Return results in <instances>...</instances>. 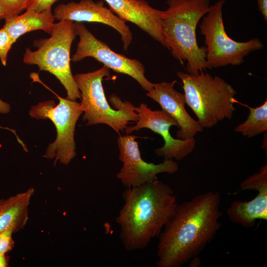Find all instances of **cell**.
<instances>
[{"label":"cell","mask_w":267,"mask_h":267,"mask_svg":"<svg viewBox=\"0 0 267 267\" xmlns=\"http://www.w3.org/2000/svg\"><path fill=\"white\" fill-rule=\"evenodd\" d=\"M57 0H31L26 10L37 12L51 10L52 5Z\"/></svg>","instance_id":"cell-22"},{"label":"cell","mask_w":267,"mask_h":267,"mask_svg":"<svg viewBox=\"0 0 267 267\" xmlns=\"http://www.w3.org/2000/svg\"><path fill=\"white\" fill-rule=\"evenodd\" d=\"M182 83L185 103L193 111L203 128H211L224 119H230L236 111V91L219 76L205 71L177 73Z\"/></svg>","instance_id":"cell-4"},{"label":"cell","mask_w":267,"mask_h":267,"mask_svg":"<svg viewBox=\"0 0 267 267\" xmlns=\"http://www.w3.org/2000/svg\"><path fill=\"white\" fill-rule=\"evenodd\" d=\"M218 192L198 194L177 205L158 236L157 266L179 267L197 257L221 226Z\"/></svg>","instance_id":"cell-1"},{"label":"cell","mask_w":267,"mask_h":267,"mask_svg":"<svg viewBox=\"0 0 267 267\" xmlns=\"http://www.w3.org/2000/svg\"><path fill=\"white\" fill-rule=\"evenodd\" d=\"M249 109L247 119L237 126L234 131L245 137L252 138L267 131V101L258 107Z\"/></svg>","instance_id":"cell-18"},{"label":"cell","mask_w":267,"mask_h":267,"mask_svg":"<svg viewBox=\"0 0 267 267\" xmlns=\"http://www.w3.org/2000/svg\"><path fill=\"white\" fill-rule=\"evenodd\" d=\"M242 190H253L258 195L248 201H233L226 210L227 215L233 223L250 228L257 220H267V166H262L259 172L247 178L240 184Z\"/></svg>","instance_id":"cell-13"},{"label":"cell","mask_w":267,"mask_h":267,"mask_svg":"<svg viewBox=\"0 0 267 267\" xmlns=\"http://www.w3.org/2000/svg\"><path fill=\"white\" fill-rule=\"evenodd\" d=\"M10 111V105L9 103L4 101L0 98V113L5 114Z\"/></svg>","instance_id":"cell-24"},{"label":"cell","mask_w":267,"mask_h":267,"mask_svg":"<svg viewBox=\"0 0 267 267\" xmlns=\"http://www.w3.org/2000/svg\"><path fill=\"white\" fill-rule=\"evenodd\" d=\"M50 37L34 41L37 49L26 48L23 62L36 65L40 71L53 75L66 90L67 98L72 100L81 99L70 66L72 44L78 35L76 22L70 20L59 21L55 23Z\"/></svg>","instance_id":"cell-6"},{"label":"cell","mask_w":267,"mask_h":267,"mask_svg":"<svg viewBox=\"0 0 267 267\" xmlns=\"http://www.w3.org/2000/svg\"><path fill=\"white\" fill-rule=\"evenodd\" d=\"M163 12L162 30L167 48L181 64L186 61V70L197 74L209 69L206 60V48L198 44L196 30L207 13L210 0H167Z\"/></svg>","instance_id":"cell-3"},{"label":"cell","mask_w":267,"mask_h":267,"mask_svg":"<svg viewBox=\"0 0 267 267\" xmlns=\"http://www.w3.org/2000/svg\"><path fill=\"white\" fill-rule=\"evenodd\" d=\"M259 10L265 22H267V0H257Z\"/></svg>","instance_id":"cell-23"},{"label":"cell","mask_w":267,"mask_h":267,"mask_svg":"<svg viewBox=\"0 0 267 267\" xmlns=\"http://www.w3.org/2000/svg\"><path fill=\"white\" fill-rule=\"evenodd\" d=\"M1 16V12L0 11V18Z\"/></svg>","instance_id":"cell-26"},{"label":"cell","mask_w":267,"mask_h":267,"mask_svg":"<svg viewBox=\"0 0 267 267\" xmlns=\"http://www.w3.org/2000/svg\"><path fill=\"white\" fill-rule=\"evenodd\" d=\"M109 76V69L103 66L92 72L76 74L74 79L80 92L83 120L87 122V126L104 124L119 134L125 131L130 121H137L138 114L130 102L122 101L115 94L109 100L117 108L111 107L102 85L103 78Z\"/></svg>","instance_id":"cell-5"},{"label":"cell","mask_w":267,"mask_h":267,"mask_svg":"<svg viewBox=\"0 0 267 267\" xmlns=\"http://www.w3.org/2000/svg\"><path fill=\"white\" fill-rule=\"evenodd\" d=\"M59 21L70 20L76 22H97L109 26L120 35L123 48L127 50L133 41V34L126 22L116 15L110 8L104 6L102 1L81 0L60 4L53 13Z\"/></svg>","instance_id":"cell-12"},{"label":"cell","mask_w":267,"mask_h":267,"mask_svg":"<svg viewBox=\"0 0 267 267\" xmlns=\"http://www.w3.org/2000/svg\"><path fill=\"white\" fill-rule=\"evenodd\" d=\"M124 204L115 219L126 250L146 248L158 237L178 205L172 188L157 178L138 186L126 187Z\"/></svg>","instance_id":"cell-2"},{"label":"cell","mask_w":267,"mask_h":267,"mask_svg":"<svg viewBox=\"0 0 267 267\" xmlns=\"http://www.w3.org/2000/svg\"><path fill=\"white\" fill-rule=\"evenodd\" d=\"M9 257L6 255H0V267L9 266Z\"/></svg>","instance_id":"cell-25"},{"label":"cell","mask_w":267,"mask_h":267,"mask_svg":"<svg viewBox=\"0 0 267 267\" xmlns=\"http://www.w3.org/2000/svg\"><path fill=\"white\" fill-rule=\"evenodd\" d=\"M59 103L49 100L32 107L29 114L37 119H48L57 132L56 139L48 146L44 157L54 159V164L68 165L76 156L74 139L76 125L83 111L80 103L57 95Z\"/></svg>","instance_id":"cell-8"},{"label":"cell","mask_w":267,"mask_h":267,"mask_svg":"<svg viewBox=\"0 0 267 267\" xmlns=\"http://www.w3.org/2000/svg\"><path fill=\"white\" fill-rule=\"evenodd\" d=\"M176 83L175 80L154 83L153 89L146 94L157 102L177 122L179 129L176 133L177 138L184 140L194 138L203 128L187 112L184 94L174 88Z\"/></svg>","instance_id":"cell-14"},{"label":"cell","mask_w":267,"mask_h":267,"mask_svg":"<svg viewBox=\"0 0 267 267\" xmlns=\"http://www.w3.org/2000/svg\"><path fill=\"white\" fill-rule=\"evenodd\" d=\"M225 2V0H219L210 5L199 25L201 34L205 39L206 60L209 69L229 65H240L249 53L264 47L258 38L238 42L227 35L222 18Z\"/></svg>","instance_id":"cell-7"},{"label":"cell","mask_w":267,"mask_h":267,"mask_svg":"<svg viewBox=\"0 0 267 267\" xmlns=\"http://www.w3.org/2000/svg\"><path fill=\"white\" fill-rule=\"evenodd\" d=\"M138 120L134 126L127 127V134H132L142 128H147L160 134L164 141V145L155 150L157 156L164 160L176 159L179 161L190 154L194 150L196 140L194 138L181 139L173 137L170 132V128L178 124L175 120L164 110H152L145 103H140L135 107Z\"/></svg>","instance_id":"cell-11"},{"label":"cell","mask_w":267,"mask_h":267,"mask_svg":"<svg viewBox=\"0 0 267 267\" xmlns=\"http://www.w3.org/2000/svg\"><path fill=\"white\" fill-rule=\"evenodd\" d=\"M79 42L71 60L79 62L90 57L103 66L118 73L130 76L147 91L153 88V83L145 76V67L139 60L129 58L111 49L108 44L97 39L82 22H76Z\"/></svg>","instance_id":"cell-9"},{"label":"cell","mask_w":267,"mask_h":267,"mask_svg":"<svg viewBox=\"0 0 267 267\" xmlns=\"http://www.w3.org/2000/svg\"><path fill=\"white\" fill-rule=\"evenodd\" d=\"M51 10L37 12L26 10L24 13L5 19L4 28L14 43L24 34L35 30H43L50 35L54 25Z\"/></svg>","instance_id":"cell-17"},{"label":"cell","mask_w":267,"mask_h":267,"mask_svg":"<svg viewBox=\"0 0 267 267\" xmlns=\"http://www.w3.org/2000/svg\"><path fill=\"white\" fill-rule=\"evenodd\" d=\"M138 136L127 134L120 135L117 144L120 151L119 160L122 167L117 174V178L125 188L138 186L157 178L161 173L173 174L178 169V163L173 159L164 160L155 164L148 163L141 158L138 142Z\"/></svg>","instance_id":"cell-10"},{"label":"cell","mask_w":267,"mask_h":267,"mask_svg":"<svg viewBox=\"0 0 267 267\" xmlns=\"http://www.w3.org/2000/svg\"><path fill=\"white\" fill-rule=\"evenodd\" d=\"M14 43L6 30L0 29V60L3 66L6 65L8 52Z\"/></svg>","instance_id":"cell-20"},{"label":"cell","mask_w":267,"mask_h":267,"mask_svg":"<svg viewBox=\"0 0 267 267\" xmlns=\"http://www.w3.org/2000/svg\"><path fill=\"white\" fill-rule=\"evenodd\" d=\"M110 9L125 22H130L167 48L162 30L163 11L145 0H104Z\"/></svg>","instance_id":"cell-15"},{"label":"cell","mask_w":267,"mask_h":267,"mask_svg":"<svg viewBox=\"0 0 267 267\" xmlns=\"http://www.w3.org/2000/svg\"><path fill=\"white\" fill-rule=\"evenodd\" d=\"M14 230L7 228L0 232V255H6L14 246V241L12 238Z\"/></svg>","instance_id":"cell-21"},{"label":"cell","mask_w":267,"mask_h":267,"mask_svg":"<svg viewBox=\"0 0 267 267\" xmlns=\"http://www.w3.org/2000/svg\"><path fill=\"white\" fill-rule=\"evenodd\" d=\"M34 191L31 187L0 199V232L11 228L16 233L25 226L29 219V205Z\"/></svg>","instance_id":"cell-16"},{"label":"cell","mask_w":267,"mask_h":267,"mask_svg":"<svg viewBox=\"0 0 267 267\" xmlns=\"http://www.w3.org/2000/svg\"><path fill=\"white\" fill-rule=\"evenodd\" d=\"M31 0H0V19L14 17L26 9Z\"/></svg>","instance_id":"cell-19"}]
</instances>
